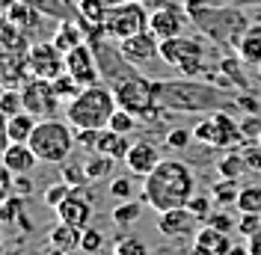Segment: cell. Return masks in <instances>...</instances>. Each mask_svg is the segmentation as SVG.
<instances>
[{
  "label": "cell",
  "mask_w": 261,
  "mask_h": 255,
  "mask_svg": "<svg viewBox=\"0 0 261 255\" xmlns=\"http://www.w3.org/2000/svg\"><path fill=\"white\" fill-rule=\"evenodd\" d=\"M158 101L161 110L178 116H211L217 110H238V92L231 95L220 83L187 74L178 80H158Z\"/></svg>",
  "instance_id": "1"
},
{
  "label": "cell",
  "mask_w": 261,
  "mask_h": 255,
  "mask_svg": "<svg viewBox=\"0 0 261 255\" xmlns=\"http://www.w3.org/2000/svg\"><path fill=\"white\" fill-rule=\"evenodd\" d=\"M187 6V15L193 21V27L205 39H211L214 45L220 48H231L238 50L241 45V36L246 33V27L252 24L246 15L244 6H238L234 0L231 3H214V0H184Z\"/></svg>",
  "instance_id": "2"
},
{
  "label": "cell",
  "mask_w": 261,
  "mask_h": 255,
  "mask_svg": "<svg viewBox=\"0 0 261 255\" xmlns=\"http://www.w3.org/2000/svg\"><path fill=\"white\" fill-rule=\"evenodd\" d=\"M196 193V175L193 169L175 158H163L146 178H143V202L148 208L161 211H172V208H184Z\"/></svg>",
  "instance_id": "3"
},
{
  "label": "cell",
  "mask_w": 261,
  "mask_h": 255,
  "mask_svg": "<svg viewBox=\"0 0 261 255\" xmlns=\"http://www.w3.org/2000/svg\"><path fill=\"white\" fill-rule=\"evenodd\" d=\"M220 45L214 42H205V36H169V39H161V63L178 68L181 74L187 78H217L220 71Z\"/></svg>",
  "instance_id": "4"
},
{
  "label": "cell",
  "mask_w": 261,
  "mask_h": 255,
  "mask_svg": "<svg viewBox=\"0 0 261 255\" xmlns=\"http://www.w3.org/2000/svg\"><path fill=\"white\" fill-rule=\"evenodd\" d=\"M116 92L110 83H92L83 86L77 95L63 107L65 119L74 125V131H98L110 125V116L116 113Z\"/></svg>",
  "instance_id": "5"
},
{
  "label": "cell",
  "mask_w": 261,
  "mask_h": 255,
  "mask_svg": "<svg viewBox=\"0 0 261 255\" xmlns=\"http://www.w3.org/2000/svg\"><path fill=\"white\" fill-rule=\"evenodd\" d=\"M30 148L42 163H65L71 158V151L77 148V131L71 122H60V119H39L36 131L30 134Z\"/></svg>",
  "instance_id": "6"
},
{
  "label": "cell",
  "mask_w": 261,
  "mask_h": 255,
  "mask_svg": "<svg viewBox=\"0 0 261 255\" xmlns=\"http://www.w3.org/2000/svg\"><path fill=\"white\" fill-rule=\"evenodd\" d=\"M113 92H116V104L122 110L134 113L140 122H154L163 113L161 101H158V80L143 78V71L122 80V83H116Z\"/></svg>",
  "instance_id": "7"
},
{
  "label": "cell",
  "mask_w": 261,
  "mask_h": 255,
  "mask_svg": "<svg viewBox=\"0 0 261 255\" xmlns=\"http://www.w3.org/2000/svg\"><path fill=\"white\" fill-rule=\"evenodd\" d=\"M193 143L211 145V148H238L244 145V134H241V122L231 116V110H217L211 116H199L193 128Z\"/></svg>",
  "instance_id": "8"
},
{
  "label": "cell",
  "mask_w": 261,
  "mask_h": 255,
  "mask_svg": "<svg viewBox=\"0 0 261 255\" xmlns=\"http://www.w3.org/2000/svg\"><path fill=\"white\" fill-rule=\"evenodd\" d=\"M143 30H148V9L143 0H116L101 21V39L113 42H122Z\"/></svg>",
  "instance_id": "9"
},
{
  "label": "cell",
  "mask_w": 261,
  "mask_h": 255,
  "mask_svg": "<svg viewBox=\"0 0 261 255\" xmlns=\"http://www.w3.org/2000/svg\"><path fill=\"white\" fill-rule=\"evenodd\" d=\"M65 71V54L54 42H36L27 48V74L42 80H54Z\"/></svg>",
  "instance_id": "10"
},
{
  "label": "cell",
  "mask_w": 261,
  "mask_h": 255,
  "mask_svg": "<svg viewBox=\"0 0 261 255\" xmlns=\"http://www.w3.org/2000/svg\"><path fill=\"white\" fill-rule=\"evenodd\" d=\"M187 6L172 3V0H154V6L148 9V30L154 33L158 39H169V36H178L184 33L187 24Z\"/></svg>",
  "instance_id": "11"
},
{
  "label": "cell",
  "mask_w": 261,
  "mask_h": 255,
  "mask_svg": "<svg viewBox=\"0 0 261 255\" xmlns=\"http://www.w3.org/2000/svg\"><path fill=\"white\" fill-rule=\"evenodd\" d=\"M21 95H24V110L33 113L36 119H48L54 116V110H60V95L54 89V80H42V78H30L27 83H21Z\"/></svg>",
  "instance_id": "12"
},
{
  "label": "cell",
  "mask_w": 261,
  "mask_h": 255,
  "mask_svg": "<svg viewBox=\"0 0 261 255\" xmlns=\"http://www.w3.org/2000/svg\"><path fill=\"white\" fill-rule=\"evenodd\" d=\"M65 71L77 80L81 86L101 83V65H98L92 42H81V45H74V48L65 54Z\"/></svg>",
  "instance_id": "13"
},
{
  "label": "cell",
  "mask_w": 261,
  "mask_h": 255,
  "mask_svg": "<svg viewBox=\"0 0 261 255\" xmlns=\"http://www.w3.org/2000/svg\"><path fill=\"white\" fill-rule=\"evenodd\" d=\"M54 211H57V220L74 225V228H86L89 220H92V193L86 187H74L68 193V199L63 205H57Z\"/></svg>",
  "instance_id": "14"
},
{
  "label": "cell",
  "mask_w": 261,
  "mask_h": 255,
  "mask_svg": "<svg viewBox=\"0 0 261 255\" xmlns=\"http://www.w3.org/2000/svg\"><path fill=\"white\" fill-rule=\"evenodd\" d=\"M119 50H122L134 65H146V63H151V60H161V39L151 30L134 33V36H128V39L119 42Z\"/></svg>",
  "instance_id": "15"
},
{
  "label": "cell",
  "mask_w": 261,
  "mask_h": 255,
  "mask_svg": "<svg viewBox=\"0 0 261 255\" xmlns=\"http://www.w3.org/2000/svg\"><path fill=\"white\" fill-rule=\"evenodd\" d=\"M199 223H202V220L193 217V211L187 205L158 214V232H161L163 238H190V235L199 232V228H196Z\"/></svg>",
  "instance_id": "16"
},
{
  "label": "cell",
  "mask_w": 261,
  "mask_h": 255,
  "mask_svg": "<svg viewBox=\"0 0 261 255\" xmlns=\"http://www.w3.org/2000/svg\"><path fill=\"white\" fill-rule=\"evenodd\" d=\"M161 148L154 143H148V140H140V143H134L130 145V151H128V158H125V166H128V172L130 175H140V178H146L158 163H161Z\"/></svg>",
  "instance_id": "17"
},
{
  "label": "cell",
  "mask_w": 261,
  "mask_h": 255,
  "mask_svg": "<svg viewBox=\"0 0 261 255\" xmlns=\"http://www.w3.org/2000/svg\"><path fill=\"white\" fill-rule=\"evenodd\" d=\"M228 249H231V240L223 228H214L205 223L193 235V255H228Z\"/></svg>",
  "instance_id": "18"
},
{
  "label": "cell",
  "mask_w": 261,
  "mask_h": 255,
  "mask_svg": "<svg viewBox=\"0 0 261 255\" xmlns=\"http://www.w3.org/2000/svg\"><path fill=\"white\" fill-rule=\"evenodd\" d=\"M241 65H246L241 57H223L220 60V71H217V83L220 86H226V89H238V92H249L252 86H249V78L244 74V68Z\"/></svg>",
  "instance_id": "19"
},
{
  "label": "cell",
  "mask_w": 261,
  "mask_h": 255,
  "mask_svg": "<svg viewBox=\"0 0 261 255\" xmlns=\"http://www.w3.org/2000/svg\"><path fill=\"white\" fill-rule=\"evenodd\" d=\"M3 166L12 172V175H24V172H33L36 169V163H42V160L36 158V151L30 148V143H12L6 151H3Z\"/></svg>",
  "instance_id": "20"
},
{
  "label": "cell",
  "mask_w": 261,
  "mask_h": 255,
  "mask_svg": "<svg viewBox=\"0 0 261 255\" xmlns=\"http://www.w3.org/2000/svg\"><path fill=\"white\" fill-rule=\"evenodd\" d=\"M3 18L12 21L15 27H21L24 33H33L39 27V21H42V12L33 9L30 3H24V0H6L3 3Z\"/></svg>",
  "instance_id": "21"
},
{
  "label": "cell",
  "mask_w": 261,
  "mask_h": 255,
  "mask_svg": "<svg viewBox=\"0 0 261 255\" xmlns=\"http://www.w3.org/2000/svg\"><path fill=\"white\" fill-rule=\"evenodd\" d=\"M234 54H238L246 65H255V68H258L261 65V24H249V27H246V33L241 36V45H238Z\"/></svg>",
  "instance_id": "22"
},
{
  "label": "cell",
  "mask_w": 261,
  "mask_h": 255,
  "mask_svg": "<svg viewBox=\"0 0 261 255\" xmlns=\"http://www.w3.org/2000/svg\"><path fill=\"white\" fill-rule=\"evenodd\" d=\"M81 235L83 228H74V225L68 223H60L50 228L48 235V246H57V249H68V252H74V249H81Z\"/></svg>",
  "instance_id": "23"
},
{
  "label": "cell",
  "mask_w": 261,
  "mask_h": 255,
  "mask_svg": "<svg viewBox=\"0 0 261 255\" xmlns=\"http://www.w3.org/2000/svg\"><path fill=\"white\" fill-rule=\"evenodd\" d=\"M83 166H86L89 184H92V181H110V178H113V169H116V158L101 155V151H89V158H86Z\"/></svg>",
  "instance_id": "24"
},
{
  "label": "cell",
  "mask_w": 261,
  "mask_h": 255,
  "mask_svg": "<svg viewBox=\"0 0 261 255\" xmlns=\"http://www.w3.org/2000/svg\"><path fill=\"white\" fill-rule=\"evenodd\" d=\"M36 116L27 110L15 113V116H6V131H9V140L12 143H27L30 140V134L36 131Z\"/></svg>",
  "instance_id": "25"
},
{
  "label": "cell",
  "mask_w": 261,
  "mask_h": 255,
  "mask_svg": "<svg viewBox=\"0 0 261 255\" xmlns=\"http://www.w3.org/2000/svg\"><path fill=\"white\" fill-rule=\"evenodd\" d=\"M217 172H220V178H231V181H241V175L244 172H249L244 163V155H241V148L234 151V148H228L223 158L217 160Z\"/></svg>",
  "instance_id": "26"
},
{
  "label": "cell",
  "mask_w": 261,
  "mask_h": 255,
  "mask_svg": "<svg viewBox=\"0 0 261 255\" xmlns=\"http://www.w3.org/2000/svg\"><path fill=\"white\" fill-rule=\"evenodd\" d=\"M81 42H86L83 39V27L81 24H71V18H65L63 24H60V30L54 33V45L63 50V54H68V50L74 48V45H81Z\"/></svg>",
  "instance_id": "27"
},
{
  "label": "cell",
  "mask_w": 261,
  "mask_h": 255,
  "mask_svg": "<svg viewBox=\"0 0 261 255\" xmlns=\"http://www.w3.org/2000/svg\"><path fill=\"white\" fill-rule=\"evenodd\" d=\"M140 217H143V199H140V202H134V199H119V205L113 208V223L119 225V228H130Z\"/></svg>",
  "instance_id": "28"
},
{
  "label": "cell",
  "mask_w": 261,
  "mask_h": 255,
  "mask_svg": "<svg viewBox=\"0 0 261 255\" xmlns=\"http://www.w3.org/2000/svg\"><path fill=\"white\" fill-rule=\"evenodd\" d=\"M234 208L241 214H261V184H246V187H241Z\"/></svg>",
  "instance_id": "29"
},
{
  "label": "cell",
  "mask_w": 261,
  "mask_h": 255,
  "mask_svg": "<svg viewBox=\"0 0 261 255\" xmlns=\"http://www.w3.org/2000/svg\"><path fill=\"white\" fill-rule=\"evenodd\" d=\"M238 193H241V187H238V181H231V178L214 181V187H211V196H214L217 205H234V202H238Z\"/></svg>",
  "instance_id": "30"
},
{
  "label": "cell",
  "mask_w": 261,
  "mask_h": 255,
  "mask_svg": "<svg viewBox=\"0 0 261 255\" xmlns=\"http://www.w3.org/2000/svg\"><path fill=\"white\" fill-rule=\"evenodd\" d=\"M113 255H148V246L137 235H122L113 240Z\"/></svg>",
  "instance_id": "31"
},
{
  "label": "cell",
  "mask_w": 261,
  "mask_h": 255,
  "mask_svg": "<svg viewBox=\"0 0 261 255\" xmlns=\"http://www.w3.org/2000/svg\"><path fill=\"white\" fill-rule=\"evenodd\" d=\"M24 110V95H21V89L18 86H6L3 92H0V113L3 116H15V113Z\"/></svg>",
  "instance_id": "32"
},
{
  "label": "cell",
  "mask_w": 261,
  "mask_h": 255,
  "mask_svg": "<svg viewBox=\"0 0 261 255\" xmlns=\"http://www.w3.org/2000/svg\"><path fill=\"white\" fill-rule=\"evenodd\" d=\"M54 89H57V95H60V101H63V107H65V104H68L71 98L81 92L83 86H81V83H77L74 78H71L68 71H63L60 78H54Z\"/></svg>",
  "instance_id": "33"
},
{
  "label": "cell",
  "mask_w": 261,
  "mask_h": 255,
  "mask_svg": "<svg viewBox=\"0 0 261 255\" xmlns=\"http://www.w3.org/2000/svg\"><path fill=\"white\" fill-rule=\"evenodd\" d=\"M137 122H140V119H137L134 113L122 110V107H116V113L110 116V125H107V128H110V131H116V134H125V137H128V134H134Z\"/></svg>",
  "instance_id": "34"
},
{
  "label": "cell",
  "mask_w": 261,
  "mask_h": 255,
  "mask_svg": "<svg viewBox=\"0 0 261 255\" xmlns=\"http://www.w3.org/2000/svg\"><path fill=\"white\" fill-rule=\"evenodd\" d=\"M60 178H63L65 184H71V187H86V184H89V178H86V166H81V163H63Z\"/></svg>",
  "instance_id": "35"
},
{
  "label": "cell",
  "mask_w": 261,
  "mask_h": 255,
  "mask_svg": "<svg viewBox=\"0 0 261 255\" xmlns=\"http://www.w3.org/2000/svg\"><path fill=\"white\" fill-rule=\"evenodd\" d=\"M241 134H244V143H258L261 137V116L258 113H246L241 119Z\"/></svg>",
  "instance_id": "36"
},
{
  "label": "cell",
  "mask_w": 261,
  "mask_h": 255,
  "mask_svg": "<svg viewBox=\"0 0 261 255\" xmlns=\"http://www.w3.org/2000/svg\"><path fill=\"white\" fill-rule=\"evenodd\" d=\"M101 246H104V235L98 228H92V225H86L81 235V252L95 255V252H101Z\"/></svg>",
  "instance_id": "37"
},
{
  "label": "cell",
  "mask_w": 261,
  "mask_h": 255,
  "mask_svg": "<svg viewBox=\"0 0 261 255\" xmlns=\"http://www.w3.org/2000/svg\"><path fill=\"white\" fill-rule=\"evenodd\" d=\"M190 143H193V131H190V128H172V131L166 134V145L175 148V151L187 148Z\"/></svg>",
  "instance_id": "38"
},
{
  "label": "cell",
  "mask_w": 261,
  "mask_h": 255,
  "mask_svg": "<svg viewBox=\"0 0 261 255\" xmlns=\"http://www.w3.org/2000/svg\"><path fill=\"white\" fill-rule=\"evenodd\" d=\"M74 190L71 184H65V181H60V184H54V187H48L45 190V205L48 208H57V205H63L65 199H68V193Z\"/></svg>",
  "instance_id": "39"
},
{
  "label": "cell",
  "mask_w": 261,
  "mask_h": 255,
  "mask_svg": "<svg viewBox=\"0 0 261 255\" xmlns=\"http://www.w3.org/2000/svg\"><path fill=\"white\" fill-rule=\"evenodd\" d=\"M241 155L249 172H261V145L258 143H244L241 145Z\"/></svg>",
  "instance_id": "40"
},
{
  "label": "cell",
  "mask_w": 261,
  "mask_h": 255,
  "mask_svg": "<svg viewBox=\"0 0 261 255\" xmlns=\"http://www.w3.org/2000/svg\"><path fill=\"white\" fill-rule=\"evenodd\" d=\"M211 199H214V196H199V193H193V199L187 202V208L193 211V217H199L202 223L211 217V208H214V205H211Z\"/></svg>",
  "instance_id": "41"
},
{
  "label": "cell",
  "mask_w": 261,
  "mask_h": 255,
  "mask_svg": "<svg viewBox=\"0 0 261 255\" xmlns=\"http://www.w3.org/2000/svg\"><path fill=\"white\" fill-rule=\"evenodd\" d=\"M258 228H261V214H241V220H238V235L241 238L249 240Z\"/></svg>",
  "instance_id": "42"
},
{
  "label": "cell",
  "mask_w": 261,
  "mask_h": 255,
  "mask_svg": "<svg viewBox=\"0 0 261 255\" xmlns=\"http://www.w3.org/2000/svg\"><path fill=\"white\" fill-rule=\"evenodd\" d=\"M110 196L113 199H130V193H134V181L128 175H119V178H110Z\"/></svg>",
  "instance_id": "43"
},
{
  "label": "cell",
  "mask_w": 261,
  "mask_h": 255,
  "mask_svg": "<svg viewBox=\"0 0 261 255\" xmlns=\"http://www.w3.org/2000/svg\"><path fill=\"white\" fill-rule=\"evenodd\" d=\"M205 223L214 225V228H223V232L238 228V220H234V217H228V214H223V211H211V217H208Z\"/></svg>",
  "instance_id": "44"
},
{
  "label": "cell",
  "mask_w": 261,
  "mask_h": 255,
  "mask_svg": "<svg viewBox=\"0 0 261 255\" xmlns=\"http://www.w3.org/2000/svg\"><path fill=\"white\" fill-rule=\"evenodd\" d=\"M238 110H244V113H261V98L249 95V92H238Z\"/></svg>",
  "instance_id": "45"
},
{
  "label": "cell",
  "mask_w": 261,
  "mask_h": 255,
  "mask_svg": "<svg viewBox=\"0 0 261 255\" xmlns=\"http://www.w3.org/2000/svg\"><path fill=\"white\" fill-rule=\"evenodd\" d=\"M12 181H15V175H12V172L3 166V160H0V202L12 196Z\"/></svg>",
  "instance_id": "46"
},
{
  "label": "cell",
  "mask_w": 261,
  "mask_h": 255,
  "mask_svg": "<svg viewBox=\"0 0 261 255\" xmlns=\"http://www.w3.org/2000/svg\"><path fill=\"white\" fill-rule=\"evenodd\" d=\"M12 193H18V196H30V193H33L30 172H24V175H15V181H12Z\"/></svg>",
  "instance_id": "47"
},
{
  "label": "cell",
  "mask_w": 261,
  "mask_h": 255,
  "mask_svg": "<svg viewBox=\"0 0 261 255\" xmlns=\"http://www.w3.org/2000/svg\"><path fill=\"white\" fill-rule=\"evenodd\" d=\"M246 246H249V255H261V228L246 240Z\"/></svg>",
  "instance_id": "48"
},
{
  "label": "cell",
  "mask_w": 261,
  "mask_h": 255,
  "mask_svg": "<svg viewBox=\"0 0 261 255\" xmlns=\"http://www.w3.org/2000/svg\"><path fill=\"white\" fill-rule=\"evenodd\" d=\"M238 6H244V9H261V0H234Z\"/></svg>",
  "instance_id": "49"
},
{
  "label": "cell",
  "mask_w": 261,
  "mask_h": 255,
  "mask_svg": "<svg viewBox=\"0 0 261 255\" xmlns=\"http://www.w3.org/2000/svg\"><path fill=\"white\" fill-rule=\"evenodd\" d=\"M228 255H249V246H246V243H241V246H234V243H231Z\"/></svg>",
  "instance_id": "50"
},
{
  "label": "cell",
  "mask_w": 261,
  "mask_h": 255,
  "mask_svg": "<svg viewBox=\"0 0 261 255\" xmlns=\"http://www.w3.org/2000/svg\"><path fill=\"white\" fill-rule=\"evenodd\" d=\"M45 255H74V252H68V249H57V246H48V252Z\"/></svg>",
  "instance_id": "51"
},
{
  "label": "cell",
  "mask_w": 261,
  "mask_h": 255,
  "mask_svg": "<svg viewBox=\"0 0 261 255\" xmlns=\"http://www.w3.org/2000/svg\"><path fill=\"white\" fill-rule=\"evenodd\" d=\"M0 246H3V235H0Z\"/></svg>",
  "instance_id": "52"
},
{
  "label": "cell",
  "mask_w": 261,
  "mask_h": 255,
  "mask_svg": "<svg viewBox=\"0 0 261 255\" xmlns=\"http://www.w3.org/2000/svg\"><path fill=\"white\" fill-rule=\"evenodd\" d=\"M258 78H261V65H258Z\"/></svg>",
  "instance_id": "53"
},
{
  "label": "cell",
  "mask_w": 261,
  "mask_h": 255,
  "mask_svg": "<svg viewBox=\"0 0 261 255\" xmlns=\"http://www.w3.org/2000/svg\"><path fill=\"white\" fill-rule=\"evenodd\" d=\"M0 255H3V246H0Z\"/></svg>",
  "instance_id": "54"
},
{
  "label": "cell",
  "mask_w": 261,
  "mask_h": 255,
  "mask_svg": "<svg viewBox=\"0 0 261 255\" xmlns=\"http://www.w3.org/2000/svg\"><path fill=\"white\" fill-rule=\"evenodd\" d=\"M143 3H151V0H143Z\"/></svg>",
  "instance_id": "55"
},
{
  "label": "cell",
  "mask_w": 261,
  "mask_h": 255,
  "mask_svg": "<svg viewBox=\"0 0 261 255\" xmlns=\"http://www.w3.org/2000/svg\"><path fill=\"white\" fill-rule=\"evenodd\" d=\"M258 145H261V137H258Z\"/></svg>",
  "instance_id": "56"
}]
</instances>
